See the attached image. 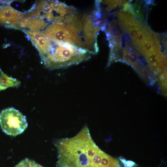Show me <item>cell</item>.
Listing matches in <instances>:
<instances>
[{"mask_svg":"<svg viewBox=\"0 0 167 167\" xmlns=\"http://www.w3.org/2000/svg\"><path fill=\"white\" fill-rule=\"evenodd\" d=\"M57 167H120L118 161L96 145L87 125L75 136L57 140Z\"/></svg>","mask_w":167,"mask_h":167,"instance_id":"1","label":"cell"},{"mask_svg":"<svg viewBox=\"0 0 167 167\" xmlns=\"http://www.w3.org/2000/svg\"><path fill=\"white\" fill-rule=\"evenodd\" d=\"M46 52L40 56L44 66L50 70L66 68L88 59L90 54L86 50L65 42L51 40Z\"/></svg>","mask_w":167,"mask_h":167,"instance_id":"2","label":"cell"},{"mask_svg":"<svg viewBox=\"0 0 167 167\" xmlns=\"http://www.w3.org/2000/svg\"><path fill=\"white\" fill-rule=\"evenodd\" d=\"M0 125L6 134L15 136L22 133L27 127L28 124L25 116L15 108L10 107L1 111Z\"/></svg>","mask_w":167,"mask_h":167,"instance_id":"3","label":"cell"},{"mask_svg":"<svg viewBox=\"0 0 167 167\" xmlns=\"http://www.w3.org/2000/svg\"><path fill=\"white\" fill-rule=\"evenodd\" d=\"M44 32L50 40L76 46L65 26L53 23L46 27Z\"/></svg>","mask_w":167,"mask_h":167,"instance_id":"4","label":"cell"},{"mask_svg":"<svg viewBox=\"0 0 167 167\" xmlns=\"http://www.w3.org/2000/svg\"><path fill=\"white\" fill-rule=\"evenodd\" d=\"M49 24L43 20L20 16L14 26L13 28L21 30L24 28H27L31 30L40 31L46 27Z\"/></svg>","mask_w":167,"mask_h":167,"instance_id":"5","label":"cell"},{"mask_svg":"<svg viewBox=\"0 0 167 167\" xmlns=\"http://www.w3.org/2000/svg\"><path fill=\"white\" fill-rule=\"evenodd\" d=\"M3 25L13 28L20 18L21 13L16 11L9 4L2 6Z\"/></svg>","mask_w":167,"mask_h":167,"instance_id":"6","label":"cell"},{"mask_svg":"<svg viewBox=\"0 0 167 167\" xmlns=\"http://www.w3.org/2000/svg\"><path fill=\"white\" fill-rule=\"evenodd\" d=\"M53 10L58 15V16L63 17L77 12L76 8L69 6L58 1H47Z\"/></svg>","mask_w":167,"mask_h":167,"instance_id":"7","label":"cell"},{"mask_svg":"<svg viewBox=\"0 0 167 167\" xmlns=\"http://www.w3.org/2000/svg\"><path fill=\"white\" fill-rule=\"evenodd\" d=\"M0 81L6 89L10 87L18 88L20 85L19 81L8 76L2 71L0 73Z\"/></svg>","mask_w":167,"mask_h":167,"instance_id":"8","label":"cell"},{"mask_svg":"<svg viewBox=\"0 0 167 167\" xmlns=\"http://www.w3.org/2000/svg\"><path fill=\"white\" fill-rule=\"evenodd\" d=\"M24 31L34 46L36 42L45 36L44 32L33 30H23Z\"/></svg>","mask_w":167,"mask_h":167,"instance_id":"9","label":"cell"},{"mask_svg":"<svg viewBox=\"0 0 167 167\" xmlns=\"http://www.w3.org/2000/svg\"><path fill=\"white\" fill-rule=\"evenodd\" d=\"M158 91L164 96H167V71H164L159 76Z\"/></svg>","mask_w":167,"mask_h":167,"instance_id":"10","label":"cell"},{"mask_svg":"<svg viewBox=\"0 0 167 167\" xmlns=\"http://www.w3.org/2000/svg\"><path fill=\"white\" fill-rule=\"evenodd\" d=\"M14 167H44L33 161L26 158L20 162Z\"/></svg>","mask_w":167,"mask_h":167,"instance_id":"11","label":"cell"},{"mask_svg":"<svg viewBox=\"0 0 167 167\" xmlns=\"http://www.w3.org/2000/svg\"><path fill=\"white\" fill-rule=\"evenodd\" d=\"M6 89V88L4 87L0 81V92Z\"/></svg>","mask_w":167,"mask_h":167,"instance_id":"12","label":"cell"},{"mask_svg":"<svg viewBox=\"0 0 167 167\" xmlns=\"http://www.w3.org/2000/svg\"><path fill=\"white\" fill-rule=\"evenodd\" d=\"M2 71L1 70V68H0V73H1V72Z\"/></svg>","mask_w":167,"mask_h":167,"instance_id":"13","label":"cell"}]
</instances>
